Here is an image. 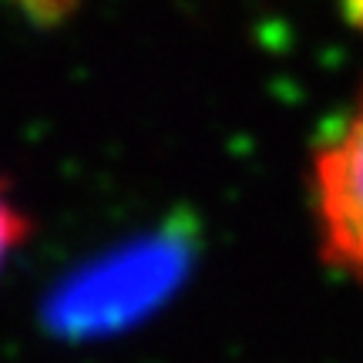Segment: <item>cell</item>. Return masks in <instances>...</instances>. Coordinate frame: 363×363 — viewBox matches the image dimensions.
<instances>
[{
	"label": "cell",
	"instance_id": "obj_3",
	"mask_svg": "<svg viewBox=\"0 0 363 363\" xmlns=\"http://www.w3.org/2000/svg\"><path fill=\"white\" fill-rule=\"evenodd\" d=\"M350 7H353V13H357V21H360V27H363V0H350Z\"/></svg>",
	"mask_w": 363,
	"mask_h": 363
},
{
	"label": "cell",
	"instance_id": "obj_1",
	"mask_svg": "<svg viewBox=\"0 0 363 363\" xmlns=\"http://www.w3.org/2000/svg\"><path fill=\"white\" fill-rule=\"evenodd\" d=\"M313 212L323 259L363 283V101L313 158Z\"/></svg>",
	"mask_w": 363,
	"mask_h": 363
},
{
	"label": "cell",
	"instance_id": "obj_2",
	"mask_svg": "<svg viewBox=\"0 0 363 363\" xmlns=\"http://www.w3.org/2000/svg\"><path fill=\"white\" fill-rule=\"evenodd\" d=\"M30 233H34V225L27 219V212L17 206L11 185L0 179V272L7 269V262L17 249H24Z\"/></svg>",
	"mask_w": 363,
	"mask_h": 363
}]
</instances>
